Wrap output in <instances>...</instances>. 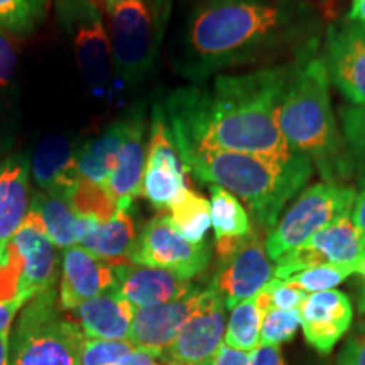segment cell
I'll list each match as a JSON object with an SVG mask.
<instances>
[{
    "instance_id": "cell-5",
    "label": "cell",
    "mask_w": 365,
    "mask_h": 365,
    "mask_svg": "<svg viewBox=\"0 0 365 365\" xmlns=\"http://www.w3.org/2000/svg\"><path fill=\"white\" fill-rule=\"evenodd\" d=\"M173 6L175 0H102L122 90L139 88L158 66Z\"/></svg>"
},
{
    "instance_id": "cell-25",
    "label": "cell",
    "mask_w": 365,
    "mask_h": 365,
    "mask_svg": "<svg viewBox=\"0 0 365 365\" xmlns=\"http://www.w3.org/2000/svg\"><path fill=\"white\" fill-rule=\"evenodd\" d=\"M210 215L215 232V249L220 261L230 257L254 230L240 200L220 186H210Z\"/></svg>"
},
{
    "instance_id": "cell-33",
    "label": "cell",
    "mask_w": 365,
    "mask_h": 365,
    "mask_svg": "<svg viewBox=\"0 0 365 365\" xmlns=\"http://www.w3.org/2000/svg\"><path fill=\"white\" fill-rule=\"evenodd\" d=\"M340 120L341 135L352 158L354 170L365 176V105L341 108Z\"/></svg>"
},
{
    "instance_id": "cell-1",
    "label": "cell",
    "mask_w": 365,
    "mask_h": 365,
    "mask_svg": "<svg viewBox=\"0 0 365 365\" xmlns=\"http://www.w3.org/2000/svg\"><path fill=\"white\" fill-rule=\"evenodd\" d=\"M323 17L312 0H176L166 61L191 83L317 51Z\"/></svg>"
},
{
    "instance_id": "cell-44",
    "label": "cell",
    "mask_w": 365,
    "mask_h": 365,
    "mask_svg": "<svg viewBox=\"0 0 365 365\" xmlns=\"http://www.w3.org/2000/svg\"><path fill=\"white\" fill-rule=\"evenodd\" d=\"M345 19L365 24V0H352V7H350Z\"/></svg>"
},
{
    "instance_id": "cell-45",
    "label": "cell",
    "mask_w": 365,
    "mask_h": 365,
    "mask_svg": "<svg viewBox=\"0 0 365 365\" xmlns=\"http://www.w3.org/2000/svg\"><path fill=\"white\" fill-rule=\"evenodd\" d=\"M11 331L0 333V365H9V339Z\"/></svg>"
},
{
    "instance_id": "cell-38",
    "label": "cell",
    "mask_w": 365,
    "mask_h": 365,
    "mask_svg": "<svg viewBox=\"0 0 365 365\" xmlns=\"http://www.w3.org/2000/svg\"><path fill=\"white\" fill-rule=\"evenodd\" d=\"M339 365H365V333L355 335L344 345L336 359Z\"/></svg>"
},
{
    "instance_id": "cell-24",
    "label": "cell",
    "mask_w": 365,
    "mask_h": 365,
    "mask_svg": "<svg viewBox=\"0 0 365 365\" xmlns=\"http://www.w3.org/2000/svg\"><path fill=\"white\" fill-rule=\"evenodd\" d=\"M132 122H134V107H130L124 115L113 120L107 129L90 139L88 143L80 145L76 171L81 180L107 186L117 166L118 153L130 132Z\"/></svg>"
},
{
    "instance_id": "cell-40",
    "label": "cell",
    "mask_w": 365,
    "mask_h": 365,
    "mask_svg": "<svg viewBox=\"0 0 365 365\" xmlns=\"http://www.w3.org/2000/svg\"><path fill=\"white\" fill-rule=\"evenodd\" d=\"M249 362H250V354L232 349V346H228L225 341H223V345L217 352L212 365H249Z\"/></svg>"
},
{
    "instance_id": "cell-39",
    "label": "cell",
    "mask_w": 365,
    "mask_h": 365,
    "mask_svg": "<svg viewBox=\"0 0 365 365\" xmlns=\"http://www.w3.org/2000/svg\"><path fill=\"white\" fill-rule=\"evenodd\" d=\"M249 365H284L279 345L259 344L257 349L250 354Z\"/></svg>"
},
{
    "instance_id": "cell-4",
    "label": "cell",
    "mask_w": 365,
    "mask_h": 365,
    "mask_svg": "<svg viewBox=\"0 0 365 365\" xmlns=\"http://www.w3.org/2000/svg\"><path fill=\"white\" fill-rule=\"evenodd\" d=\"M186 173L205 185L220 186L247 205L259 228L272 230L281 212L313 176V164L296 154L274 159L213 148L178 149Z\"/></svg>"
},
{
    "instance_id": "cell-2",
    "label": "cell",
    "mask_w": 365,
    "mask_h": 365,
    "mask_svg": "<svg viewBox=\"0 0 365 365\" xmlns=\"http://www.w3.org/2000/svg\"><path fill=\"white\" fill-rule=\"evenodd\" d=\"M293 61L212 78L173 90L163 110L176 149L213 148L291 159L277 110Z\"/></svg>"
},
{
    "instance_id": "cell-14",
    "label": "cell",
    "mask_w": 365,
    "mask_h": 365,
    "mask_svg": "<svg viewBox=\"0 0 365 365\" xmlns=\"http://www.w3.org/2000/svg\"><path fill=\"white\" fill-rule=\"evenodd\" d=\"M9 247L19 255L22 262L17 298L27 303L34 296L54 287L58 279L56 245L46 235L43 222L34 212L29 210L24 223L9 242Z\"/></svg>"
},
{
    "instance_id": "cell-37",
    "label": "cell",
    "mask_w": 365,
    "mask_h": 365,
    "mask_svg": "<svg viewBox=\"0 0 365 365\" xmlns=\"http://www.w3.org/2000/svg\"><path fill=\"white\" fill-rule=\"evenodd\" d=\"M17 73V49L11 34L0 31V91L9 90Z\"/></svg>"
},
{
    "instance_id": "cell-27",
    "label": "cell",
    "mask_w": 365,
    "mask_h": 365,
    "mask_svg": "<svg viewBox=\"0 0 365 365\" xmlns=\"http://www.w3.org/2000/svg\"><path fill=\"white\" fill-rule=\"evenodd\" d=\"M304 247L317 252L323 262L352 267L355 272H362L365 266V244L350 217L340 218L314 234Z\"/></svg>"
},
{
    "instance_id": "cell-18",
    "label": "cell",
    "mask_w": 365,
    "mask_h": 365,
    "mask_svg": "<svg viewBox=\"0 0 365 365\" xmlns=\"http://www.w3.org/2000/svg\"><path fill=\"white\" fill-rule=\"evenodd\" d=\"M113 287V266L80 245L63 250L59 307L73 312L81 303Z\"/></svg>"
},
{
    "instance_id": "cell-46",
    "label": "cell",
    "mask_w": 365,
    "mask_h": 365,
    "mask_svg": "<svg viewBox=\"0 0 365 365\" xmlns=\"http://www.w3.org/2000/svg\"><path fill=\"white\" fill-rule=\"evenodd\" d=\"M359 308H360V312L365 314V289H364V293H362V296H360V299H359Z\"/></svg>"
},
{
    "instance_id": "cell-17",
    "label": "cell",
    "mask_w": 365,
    "mask_h": 365,
    "mask_svg": "<svg viewBox=\"0 0 365 365\" xmlns=\"http://www.w3.org/2000/svg\"><path fill=\"white\" fill-rule=\"evenodd\" d=\"M113 289L137 309L181 299L196 286L166 269L125 262L113 266Z\"/></svg>"
},
{
    "instance_id": "cell-41",
    "label": "cell",
    "mask_w": 365,
    "mask_h": 365,
    "mask_svg": "<svg viewBox=\"0 0 365 365\" xmlns=\"http://www.w3.org/2000/svg\"><path fill=\"white\" fill-rule=\"evenodd\" d=\"M22 299H12V301H0V333L11 331V325L16 318V314L21 312L24 307Z\"/></svg>"
},
{
    "instance_id": "cell-48",
    "label": "cell",
    "mask_w": 365,
    "mask_h": 365,
    "mask_svg": "<svg viewBox=\"0 0 365 365\" xmlns=\"http://www.w3.org/2000/svg\"><path fill=\"white\" fill-rule=\"evenodd\" d=\"M97 2L100 4V7H102V0H97Z\"/></svg>"
},
{
    "instance_id": "cell-3",
    "label": "cell",
    "mask_w": 365,
    "mask_h": 365,
    "mask_svg": "<svg viewBox=\"0 0 365 365\" xmlns=\"http://www.w3.org/2000/svg\"><path fill=\"white\" fill-rule=\"evenodd\" d=\"M328 83L325 63L317 51L296 58L277 110V122L287 148L307 158L325 182L339 185L355 170L333 113Z\"/></svg>"
},
{
    "instance_id": "cell-47",
    "label": "cell",
    "mask_w": 365,
    "mask_h": 365,
    "mask_svg": "<svg viewBox=\"0 0 365 365\" xmlns=\"http://www.w3.org/2000/svg\"><path fill=\"white\" fill-rule=\"evenodd\" d=\"M360 274H362V276L365 277V266H364V269H362V272H360Z\"/></svg>"
},
{
    "instance_id": "cell-16",
    "label": "cell",
    "mask_w": 365,
    "mask_h": 365,
    "mask_svg": "<svg viewBox=\"0 0 365 365\" xmlns=\"http://www.w3.org/2000/svg\"><path fill=\"white\" fill-rule=\"evenodd\" d=\"M304 339L318 354L327 355L352 325V303L341 291L312 293L299 307Z\"/></svg>"
},
{
    "instance_id": "cell-12",
    "label": "cell",
    "mask_w": 365,
    "mask_h": 365,
    "mask_svg": "<svg viewBox=\"0 0 365 365\" xmlns=\"http://www.w3.org/2000/svg\"><path fill=\"white\" fill-rule=\"evenodd\" d=\"M322 59L336 90L355 107L365 105V24L331 22L323 34Z\"/></svg>"
},
{
    "instance_id": "cell-21",
    "label": "cell",
    "mask_w": 365,
    "mask_h": 365,
    "mask_svg": "<svg viewBox=\"0 0 365 365\" xmlns=\"http://www.w3.org/2000/svg\"><path fill=\"white\" fill-rule=\"evenodd\" d=\"M80 145L66 134L43 137L31 159V176L36 190L70 193L80 178L76 171Z\"/></svg>"
},
{
    "instance_id": "cell-36",
    "label": "cell",
    "mask_w": 365,
    "mask_h": 365,
    "mask_svg": "<svg viewBox=\"0 0 365 365\" xmlns=\"http://www.w3.org/2000/svg\"><path fill=\"white\" fill-rule=\"evenodd\" d=\"M271 298V307L276 309H299L301 303L307 299V291H303L298 286L289 284V282L281 279H272L264 287Z\"/></svg>"
},
{
    "instance_id": "cell-29",
    "label": "cell",
    "mask_w": 365,
    "mask_h": 365,
    "mask_svg": "<svg viewBox=\"0 0 365 365\" xmlns=\"http://www.w3.org/2000/svg\"><path fill=\"white\" fill-rule=\"evenodd\" d=\"M170 218L178 232L193 244H202L212 225L210 202L196 191L186 188L170 207Z\"/></svg>"
},
{
    "instance_id": "cell-20",
    "label": "cell",
    "mask_w": 365,
    "mask_h": 365,
    "mask_svg": "<svg viewBox=\"0 0 365 365\" xmlns=\"http://www.w3.org/2000/svg\"><path fill=\"white\" fill-rule=\"evenodd\" d=\"M31 205V161L16 153L0 161V262Z\"/></svg>"
},
{
    "instance_id": "cell-32",
    "label": "cell",
    "mask_w": 365,
    "mask_h": 365,
    "mask_svg": "<svg viewBox=\"0 0 365 365\" xmlns=\"http://www.w3.org/2000/svg\"><path fill=\"white\" fill-rule=\"evenodd\" d=\"M350 274L357 272H355L352 267L323 262L318 264V266L296 272L284 281L293 286L301 287V289L307 291V293H319V291H328L333 289L335 286H339L340 282H344L346 277L350 276Z\"/></svg>"
},
{
    "instance_id": "cell-34",
    "label": "cell",
    "mask_w": 365,
    "mask_h": 365,
    "mask_svg": "<svg viewBox=\"0 0 365 365\" xmlns=\"http://www.w3.org/2000/svg\"><path fill=\"white\" fill-rule=\"evenodd\" d=\"M135 346L129 340L86 339L81 345V365H117Z\"/></svg>"
},
{
    "instance_id": "cell-15",
    "label": "cell",
    "mask_w": 365,
    "mask_h": 365,
    "mask_svg": "<svg viewBox=\"0 0 365 365\" xmlns=\"http://www.w3.org/2000/svg\"><path fill=\"white\" fill-rule=\"evenodd\" d=\"M203 291L196 287L185 298L154 307L137 308L132 319L129 340L135 349L163 357L176 340L178 333L188 322L203 299Z\"/></svg>"
},
{
    "instance_id": "cell-6",
    "label": "cell",
    "mask_w": 365,
    "mask_h": 365,
    "mask_svg": "<svg viewBox=\"0 0 365 365\" xmlns=\"http://www.w3.org/2000/svg\"><path fill=\"white\" fill-rule=\"evenodd\" d=\"M85 335L58 307L51 289L29 299L9 339V365H81Z\"/></svg>"
},
{
    "instance_id": "cell-8",
    "label": "cell",
    "mask_w": 365,
    "mask_h": 365,
    "mask_svg": "<svg viewBox=\"0 0 365 365\" xmlns=\"http://www.w3.org/2000/svg\"><path fill=\"white\" fill-rule=\"evenodd\" d=\"M355 191L336 182H318L299 195L284 217L266 235L269 259L279 262L286 255L304 245L314 234L331 223L350 217Z\"/></svg>"
},
{
    "instance_id": "cell-23",
    "label": "cell",
    "mask_w": 365,
    "mask_h": 365,
    "mask_svg": "<svg viewBox=\"0 0 365 365\" xmlns=\"http://www.w3.org/2000/svg\"><path fill=\"white\" fill-rule=\"evenodd\" d=\"M86 339L127 340L135 308L117 289H108L73 309Z\"/></svg>"
},
{
    "instance_id": "cell-43",
    "label": "cell",
    "mask_w": 365,
    "mask_h": 365,
    "mask_svg": "<svg viewBox=\"0 0 365 365\" xmlns=\"http://www.w3.org/2000/svg\"><path fill=\"white\" fill-rule=\"evenodd\" d=\"M117 365H161V360L156 355L135 349L134 352L122 359Z\"/></svg>"
},
{
    "instance_id": "cell-26",
    "label": "cell",
    "mask_w": 365,
    "mask_h": 365,
    "mask_svg": "<svg viewBox=\"0 0 365 365\" xmlns=\"http://www.w3.org/2000/svg\"><path fill=\"white\" fill-rule=\"evenodd\" d=\"M29 210L41 218L46 235L56 247L65 250L80 244V217L66 193L36 190Z\"/></svg>"
},
{
    "instance_id": "cell-19",
    "label": "cell",
    "mask_w": 365,
    "mask_h": 365,
    "mask_svg": "<svg viewBox=\"0 0 365 365\" xmlns=\"http://www.w3.org/2000/svg\"><path fill=\"white\" fill-rule=\"evenodd\" d=\"M149 117L145 113V103L134 105V122L127 135L117 166L107 182L108 193L117 202L118 208H130L134 200L143 196V176L148 158Z\"/></svg>"
},
{
    "instance_id": "cell-30",
    "label": "cell",
    "mask_w": 365,
    "mask_h": 365,
    "mask_svg": "<svg viewBox=\"0 0 365 365\" xmlns=\"http://www.w3.org/2000/svg\"><path fill=\"white\" fill-rule=\"evenodd\" d=\"M53 0H0V31L26 38L43 24Z\"/></svg>"
},
{
    "instance_id": "cell-22",
    "label": "cell",
    "mask_w": 365,
    "mask_h": 365,
    "mask_svg": "<svg viewBox=\"0 0 365 365\" xmlns=\"http://www.w3.org/2000/svg\"><path fill=\"white\" fill-rule=\"evenodd\" d=\"M137 239L135 220L130 208H117L107 222L80 217V247L103 261L115 264L129 262L132 245Z\"/></svg>"
},
{
    "instance_id": "cell-42",
    "label": "cell",
    "mask_w": 365,
    "mask_h": 365,
    "mask_svg": "<svg viewBox=\"0 0 365 365\" xmlns=\"http://www.w3.org/2000/svg\"><path fill=\"white\" fill-rule=\"evenodd\" d=\"M352 222L357 227L360 237L365 244V188L355 196V203L352 208Z\"/></svg>"
},
{
    "instance_id": "cell-31",
    "label": "cell",
    "mask_w": 365,
    "mask_h": 365,
    "mask_svg": "<svg viewBox=\"0 0 365 365\" xmlns=\"http://www.w3.org/2000/svg\"><path fill=\"white\" fill-rule=\"evenodd\" d=\"M70 202L78 217L95 218L98 222H107L115 215L117 202L108 193L107 186L95 185L78 178L76 185L68 193Z\"/></svg>"
},
{
    "instance_id": "cell-10",
    "label": "cell",
    "mask_w": 365,
    "mask_h": 365,
    "mask_svg": "<svg viewBox=\"0 0 365 365\" xmlns=\"http://www.w3.org/2000/svg\"><path fill=\"white\" fill-rule=\"evenodd\" d=\"M186 188V170L173 140L163 105L154 103L149 120L143 196L154 208L164 212Z\"/></svg>"
},
{
    "instance_id": "cell-13",
    "label": "cell",
    "mask_w": 365,
    "mask_h": 365,
    "mask_svg": "<svg viewBox=\"0 0 365 365\" xmlns=\"http://www.w3.org/2000/svg\"><path fill=\"white\" fill-rule=\"evenodd\" d=\"M274 279V267L266 252L262 228L250 232L230 257L222 261L215 281L212 282L232 309L242 301L252 298Z\"/></svg>"
},
{
    "instance_id": "cell-35",
    "label": "cell",
    "mask_w": 365,
    "mask_h": 365,
    "mask_svg": "<svg viewBox=\"0 0 365 365\" xmlns=\"http://www.w3.org/2000/svg\"><path fill=\"white\" fill-rule=\"evenodd\" d=\"M301 327L299 309H276L271 308L266 313L261 330V344L281 345L282 341H289Z\"/></svg>"
},
{
    "instance_id": "cell-11",
    "label": "cell",
    "mask_w": 365,
    "mask_h": 365,
    "mask_svg": "<svg viewBox=\"0 0 365 365\" xmlns=\"http://www.w3.org/2000/svg\"><path fill=\"white\" fill-rule=\"evenodd\" d=\"M225 301L213 284L203 291L198 309L159 357L163 365H212L225 339Z\"/></svg>"
},
{
    "instance_id": "cell-28",
    "label": "cell",
    "mask_w": 365,
    "mask_h": 365,
    "mask_svg": "<svg viewBox=\"0 0 365 365\" xmlns=\"http://www.w3.org/2000/svg\"><path fill=\"white\" fill-rule=\"evenodd\" d=\"M271 298L266 289L232 308L223 341L240 352L252 354L261 344V330L266 313L271 309Z\"/></svg>"
},
{
    "instance_id": "cell-49",
    "label": "cell",
    "mask_w": 365,
    "mask_h": 365,
    "mask_svg": "<svg viewBox=\"0 0 365 365\" xmlns=\"http://www.w3.org/2000/svg\"><path fill=\"white\" fill-rule=\"evenodd\" d=\"M161 365H163V364H161Z\"/></svg>"
},
{
    "instance_id": "cell-7",
    "label": "cell",
    "mask_w": 365,
    "mask_h": 365,
    "mask_svg": "<svg viewBox=\"0 0 365 365\" xmlns=\"http://www.w3.org/2000/svg\"><path fill=\"white\" fill-rule=\"evenodd\" d=\"M53 7L73 48L81 78L95 97H105L115 75L103 9L97 0H53Z\"/></svg>"
},
{
    "instance_id": "cell-9",
    "label": "cell",
    "mask_w": 365,
    "mask_h": 365,
    "mask_svg": "<svg viewBox=\"0 0 365 365\" xmlns=\"http://www.w3.org/2000/svg\"><path fill=\"white\" fill-rule=\"evenodd\" d=\"M212 259L207 240L193 244L173 225L170 215L158 213L143 227L129 254V262L176 272L185 279H193L205 271Z\"/></svg>"
}]
</instances>
